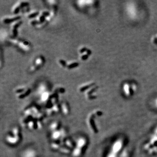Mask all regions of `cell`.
<instances>
[{
	"label": "cell",
	"mask_w": 157,
	"mask_h": 157,
	"mask_svg": "<svg viewBox=\"0 0 157 157\" xmlns=\"http://www.w3.org/2000/svg\"><path fill=\"white\" fill-rule=\"evenodd\" d=\"M20 9H21V7L19 6L18 3L13 7L12 12L15 14H18V13L19 12Z\"/></svg>",
	"instance_id": "10"
},
{
	"label": "cell",
	"mask_w": 157,
	"mask_h": 157,
	"mask_svg": "<svg viewBox=\"0 0 157 157\" xmlns=\"http://www.w3.org/2000/svg\"><path fill=\"white\" fill-rule=\"evenodd\" d=\"M156 104H157V100H156Z\"/></svg>",
	"instance_id": "22"
},
{
	"label": "cell",
	"mask_w": 157,
	"mask_h": 157,
	"mask_svg": "<svg viewBox=\"0 0 157 157\" xmlns=\"http://www.w3.org/2000/svg\"><path fill=\"white\" fill-rule=\"evenodd\" d=\"M21 18L20 16H15L13 17H8L3 19L4 23L5 24H10L11 22H14L16 21H19Z\"/></svg>",
	"instance_id": "4"
},
{
	"label": "cell",
	"mask_w": 157,
	"mask_h": 157,
	"mask_svg": "<svg viewBox=\"0 0 157 157\" xmlns=\"http://www.w3.org/2000/svg\"><path fill=\"white\" fill-rule=\"evenodd\" d=\"M25 91V89L24 87H20L16 89V90H15V92L17 94H20L24 92Z\"/></svg>",
	"instance_id": "14"
},
{
	"label": "cell",
	"mask_w": 157,
	"mask_h": 157,
	"mask_svg": "<svg viewBox=\"0 0 157 157\" xmlns=\"http://www.w3.org/2000/svg\"><path fill=\"white\" fill-rule=\"evenodd\" d=\"M27 16L28 18H35L36 16H38V15H39V12L37 11H29L28 12H27Z\"/></svg>",
	"instance_id": "8"
},
{
	"label": "cell",
	"mask_w": 157,
	"mask_h": 157,
	"mask_svg": "<svg viewBox=\"0 0 157 157\" xmlns=\"http://www.w3.org/2000/svg\"><path fill=\"white\" fill-rule=\"evenodd\" d=\"M59 63H60L61 65H62V66L63 67H66L67 66V64H66V63L65 61L62 60V59H60V60H59Z\"/></svg>",
	"instance_id": "17"
},
{
	"label": "cell",
	"mask_w": 157,
	"mask_h": 157,
	"mask_svg": "<svg viewBox=\"0 0 157 157\" xmlns=\"http://www.w3.org/2000/svg\"><path fill=\"white\" fill-rule=\"evenodd\" d=\"M44 63V59L43 58V57L40 56L37 57L36 60H35V65L39 68L42 65H43Z\"/></svg>",
	"instance_id": "5"
},
{
	"label": "cell",
	"mask_w": 157,
	"mask_h": 157,
	"mask_svg": "<svg viewBox=\"0 0 157 157\" xmlns=\"http://www.w3.org/2000/svg\"><path fill=\"white\" fill-rule=\"evenodd\" d=\"M88 57H89V55L87 54V52H86L81 55V59L83 61L86 60H87V58H88Z\"/></svg>",
	"instance_id": "16"
},
{
	"label": "cell",
	"mask_w": 157,
	"mask_h": 157,
	"mask_svg": "<svg viewBox=\"0 0 157 157\" xmlns=\"http://www.w3.org/2000/svg\"><path fill=\"white\" fill-rule=\"evenodd\" d=\"M38 69H39V68L34 65L31 67L30 70L32 72H34L35 71H36L37 70H38Z\"/></svg>",
	"instance_id": "18"
},
{
	"label": "cell",
	"mask_w": 157,
	"mask_h": 157,
	"mask_svg": "<svg viewBox=\"0 0 157 157\" xmlns=\"http://www.w3.org/2000/svg\"><path fill=\"white\" fill-rule=\"evenodd\" d=\"M78 65H79V63L77 62H72L71 63L68 64L67 67L69 69H71L74 68L75 67H78Z\"/></svg>",
	"instance_id": "11"
},
{
	"label": "cell",
	"mask_w": 157,
	"mask_h": 157,
	"mask_svg": "<svg viewBox=\"0 0 157 157\" xmlns=\"http://www.w3.org/2000/svg\"><path fill=\"white\" fill-rule=\"evenodd\" d=\"M31 90L30 89H28L27 90H25L24 92L22 93L21 94H18V97L19 99L24 98L25 97L29 95V94H30Z\"/></svg>",
	"instance_id": "9"
},
{
	"label": "cell",
	"mask_w": 157,
	"mask_h": 157,
	"mask_svg": "<svg viewBox=\"0 0 157 157\" xmlns=\"http://www.w3.org/2000/svg\"><path fill=\"white\" fill-rule=\"evenodd\" d=\"M57 91L60 93H64L65 92V90L63 87H60L58 90H57Z\"/></svg>",
	"instance_id": "20"
},
{
	"label": "cell",
	"mask_w": 157,
	"mask_h": 157,
	"mask_svg": "<svg viewBox=\"0 0 157 157\" xmlns=\"http://www.w3.org/2000/svg\"><path fill=\"white\" fill-rule=\"evenodd\" d=\"M154 43H155V44H157V38H155V39H154Z\"/></svg>",
	"instance_id": "21"
},
{
	"label": "cell",
	"mask_w": 157,
	"mask_h": 157,
	"mask_svg": "<svg viewBox=\"0 0 157 157\" xmlns=\"http://www.w3.org/2000/svg\"><path fill=\"white\" fill-rule=\"evenodd\" d=\"M56 8H52V9L51 10V11L49 12V15L52 18L56 15Z\"/></svg>",
	"instance_id": "15"
},
{
	"label": "cell",
	"mask_w": 157,
	"mask_h": 157,
	"mask_svg": "<svg viewBox=\"0 0 157 157\" xmlns=\"http://www.w3.org/2000/svg\"><path fill=\"white\" fill-rule=\"evenodd\" d=\"M95 83H87V84L83 85V86H81L80 88V92H84L85 90H89L90 88L92 87L93 86H95Z\"/></svg>",
	"instance_id": "6"
},
{
	"label": "cell",
	"mask_w": 157,
	"mask_h": 157,
	"mask_svg": "<svg viewBox=\"0 0 157 157\" xmlns=\"http://www.w3.org/2000/svg\"><path fill=\"white\" fill-rule=\"evenodd\" d=\"M97 89H98V87L96 86H93L92 87H90L89 90H87L86 91V94L87 96H89L90 95H92L93 94H94V92L96 90H97Z\"/></svg>",
	"instance_id": "7"
},
{
	"label": "cell",
	"mask_w": 157,
	"mask_h": 157,
	"mask_svg": "<svg viewBox=\"0 0 157 157\" xmlns=\"http://www.w3.org/2000/svg\"><path fill=\"white\" fill-rule=\"evenodd\" d=\"M22 24V21H18L13 22L11 25V31L12 33L13 36L16 37L18 35V28L21 24Z\"/></svg>",
	"instance_id": "2"
},
{
	"label": "cell",
	"mask_w": 157,
	"mask_h": 157,
	"mask_svg": "<svg viewBox=\"0 0 157 157\" xmlns=\"http://www.w3.org/2000/svg\"><path fill=\"white\" fill-rule=\"evenodd\" d=\"M36 152L34 149H28L24 151L22 154V157H36Z\"/></svg>",
	"instance_id": "3"
},
{
	"label": "cell",
	"mask_w": 157,
	"mask_h": 157,
	"mask_svg": "<svg viewBox=\"0 0 157 157\" xmlns=\"http://www.w3.org/2000/svg\"><path fill=\"white\" fill-rule=\"evenodd\" d=\"M87 48L85 47H82L80 49V54H84V53H85V52L87 51Z\"/></svg>",
	"instance_id": "19"
},
{
	"label": "cell",
	"mask_w": 157,
	"mask_h": 157,
	"mask_svg": "<svg viewBox=\"0 0 157 157\" xmlns=\"http://www.w3.org/2000/svg\"><path fill=\"white\" fill-rule=\"evenodd\" d=\"M124 91L126 95L127 96L129 95L130 94V87L128 84H125L124 87Z\"/></svg>",
	"instance_id": "13"
},
{
	"label": "cell",
	"mask_w": 157,
	"mask_h": 157,
	"mask_svg": "<svg viewBox=\"0 0 157 157\" xmlns=\"http://www.w3.org/2000/svg\"><path fill=\"white\" fill-rule=\"evenodd\" d=\"M12 43L18 45L20 48L24 51H28L30 49V43L27 40H19L16 38L12 39L11 40Z\"/></svg>",
	"instance_id": "1"
},
{
	"label": "cell",
	"mask_w": 157,
	"mask_h": 157,
	"mask_svg": "<svg viewBox=\"0 0 157 157\" xmlns=\"http://www.w3.org/2000/svg\"><path fill=\"white\" fill-rule=\"evenodd\" d=\"M50 97L49 93L48 92H45L42 95L41 99L43 101H46Z\"/></svg>",
	"instance_id": "12"
}]
</instances>
